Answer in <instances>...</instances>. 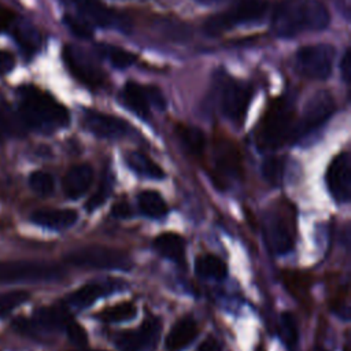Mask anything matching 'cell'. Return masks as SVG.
<instances>
[{
    "label": "cell",
    "instance_id": "cell-18",
    "mask_svg": "<svg viewBox=\"0 0 351 351\" xmlns=\"http://www.w3.org/2000/svg\"><path fill=\"white\" fill-rule=\"evenodd\" d=\"M196 335H197L196 321L192 317L185 315L180 318L170 329L166 337V346L170 351L184 350L186 346H189L193 341Z\"/></svg>",
    "mask_w": 351,
    "mask_h": 351
},
{
    "label": "cell",
    "instance_id": "cell-12",
    "mask_svg": "<svg viewBox=\"0 0 351 351\" xmlns=\"http://www.w3.org/2000/svg\"><path fill=\"white\" fill-rule=\"evenodd\" d=\"M159 329V319H145L138 328L121 332L115 339V344L122 351H140L156 340Z\"/></svg>",
    "mask_w": 351,
    "mask_h": 351
},
{
    "label": "cell",
    "instance_id": "cell-38",
    "mask_svg": "<svg viewBox=\"0 0 351 351\" xmlns=\"http://www.w3.org/2000/svg\"><path fill=\"white\" fill-rule=\"evenodd\" d=\"M107 195H108V188L100 186V188L89 197V200L86 202V208L90 210V211L95 210V208H97L99 206H101V204L104 203Z\"/></svg>",
    "mask_w": 351,
    "mask_h": 351
},
{
    "label": "cell",
    "instance_id": "cell-25",
    "mask_svg": "<svg viewBox=\"0 0 351 351\" xmlns=\"http://www.w3.org/2000/svg\"><path fill=\"white\" fill-rule=\"evenodd\" d=\"M177 136L189 154L200 155L204 151L206 137L200 129L189 125H177Z\"/></svg>",
    "mask_w": 351,
    "mask_h": 351
},
{
    "label": "cell",
    "instance_id": "cell-36",
    "mask_svg": "<svg viewBox=\"0 0 351 351\" xmlns=\"http://www.w3.org/2000/svg\"><path fill=\"white\" fill-rule=\"evenodd\" d=\"M64 330L67 332L69 340H70L73 344H75V346H78V347L86 346V343H88V333H86V330L84 329L82 325H80L78 322L70 319V321L67 322Z\"/></svg>",
    "mask_w": 351,
    "mask_h": 351
},
{
    "label": "cell",
    "instance_id": "cell-46",
    "mask_svg": "<svg viewBox=\"0 0 351 351\" xmlns=\"http://www.w3.org/2000/svg\"><path fill=\"white\" fill-rule=\"evenodd\" d=\"M74 351H104V350H89V348H82V350H74Z\"/></svg>",
    "mask_w": 351,
    "mask_h": 351
},
{
    "label": "cell",
    "instance_id": "cell-30",
    "mask_svg": "<svg viewBox=\"0 0 351 351\" xmlns=\"http://www.w3.org/2000/svg\"><path fill=\"white\" fill-rule=\"evenodd\" d=\"M101 49H103V53L107 56L108 62L115 69H126V67L132 66L137 59L136 53H133L125 48H121V47L104 45Z\"/></svg>",
    "mask_w": 351,
    "mask_h": 351
},
{
    "label": "cell",
    "instance_id": "cell-16",
    "mask_svg": "<svg viewBox=\"0 0 351 351\" xmlns=\"http://www.w3.org/2000/svg\"><path fill=\"white\" fill-rule=\"evenodd\" d=\"M93 181V170L89 165L73 166L63 178L64 195L70 199H78L89 189Z\"/></svg>",
    "mask_w": 351,
    "mask_h": 351
},
{
    "label": "cell",
    "instance_id": "cell-35",
    "mask_svg": "<svg viewBox=\"0 0 351 351\" xmlns=\"http://www.w3.org/2000/svg\"><path fill=\"white\" fill-rule=\"evenodd\" d=\"M262 174L265 180L273 185L278 184L282 174V162L278 158H269L262 165Z\"/></svg>",
    "mask_w": 351,
    "mask_h": 351
},
{
    "label": "cell",
    "instance_id": "cell-15",
    "mask_svg": "<svg viewBox=\"0 0 351 351\" xmlns=\"http://www.w3.org/2000/svg\"><path fill=\"white\" fill-rule=\"evenodd\" d=\"M78 213L73 208H40L30 215L36 225L49 229H66L75 223Z\"/></svg>",
    "mask_w": 351,
    "mask_h": 351
},
{
    "label": "cell",
    "instance_id": "cell-37",
    "mask_svg": "<svg viewBox=\"0 0 351 351\" xmlns=\"http://www.w3.org/2000/svg\"><path fill=\"white\" fill-rule=\"evenodd\" d=\"M145 92H147V96H148V100H149L151 106L156 107L158 110H165L166 100H165V96H163V93L160 92V89L158 86L145 85Z\"/></svg>",
    "mask_w": 351,
    "mask_h": 351
},
{
    "label": "cell",
    "instance_id": "cell-43",
    "mask_svg": "<svg viewBox=\"0 0 351 351\" xmlns=\"http://www.w3.org/2000/svg\"><path fill=\"white\" fill-rule=\"evenodd\" d=\"M112 215L114 217H117V218H128V217H130V214H132V210H130V207L128 206V203H117V204H114V207H112Z\"/></svg>",
    "mask_w": 351,
    "mask_h": 351
},
{
    "label": "cell",
    "instance_id": "cell-27",
    "mask_svg": "<svg viewBox=\"0 0 351 351\" xmlns=\"http://www.w3.org/2000/svg\"><path fill=\"white\" fill-rule=\"evenodd\" d=\"M107 292V288H104L101 284L90 282L80 287L74 292H71L66 300L69 304L75 306V307H88L90 306L96 299L103 296Z\"/></svg>",
    "mask_w": 351,
    "mask_h": 351
},
{
    "label": "cell",
    "instance_id": "cell-29",
    "mask_svg": "<svg viewBox=\"0 0 351 351\" xmlns=\"http://www.w3.org/2000/svg\"><path fill=\"white\" fill-rule=\"evenodd\" d=\"M136 314H137L136 304L132 302H123L106 308L100 317L106 322H123L134 318Z\"/></svg>",
    "mask_w": 351,
    "mask_h": 351
},
{
    "label": "cell",
    "instance_id": "cell-7",
    "mask_svg": "<svg viewBox=\"0 0 351 351\" xmlns=\"http://www.w3.org/2000/svg\"><path fill=\"white\" fill-rule=\"evenodd\" d=\"M333 60L335 48L332 45L311 44L302 47L295 53V69L307 78L325 80L332 73Z\"/></svg>",
    "mask_w": 351,
    "mask_h": 351
},
{
    "label": "cell",
    "instance_id": "cell-11",
    "mask_svg": "<svg viewBox=\"0 0 351 351\" xmlns=\"http://www.w3.org/2000/svg\"><path fill=\"white\" fill-rule=\"evenodd\" d=\"M326 185L335 200L346 203L351 196V159L348 152L336 155L326 170Z\"/></svg>",
    "mask_w": 351,
    "mask_h": 351
},
{
    "label": "cell",
    "instance_id": "cell-4",
    "mask_svg": "<svg viewBox=\"0 0 351 351\" xmlns=\"http://www.w3.org/2000/svg\"><path fill=\"white\" fill-rule=\"evenodd\" d=\"M266 0H239L222 12L214 14L204 22V32L208 36H218L239 25L262 19L267 11Z\"/></svg>",
    "mask_w": 351,
    "mask_h": 351
},
{
    "label": "cell",
    "instance_id": "cell-23",
    "mask_svg": "<svg viewBox=\"0 0 351 351\" xmlns=\"http://www.w3.org/2000/svg\"><path fill=\"white\" fill-rule=\"evenodd\" d=\"M70 319L71 318L64 308L58 307V306H51V307L38 308L32 321H33L36 329L37 328H45V329L63 328L64 329Z\"/></svg>",
    "mask_w": 351,
    "mask_h": 351
},
{
    "label": "cell",
    "instance_id": "cell-20",
    "mask_svg": "<svg viewBox=\"0 0 351 351\" xmlns=\"http://www.w3.org/2000/svg\"><path fill=\"white\" fill-rule=\"evenodd\" d=\"M154 248L165 258L184 265L185 262V240L173 232H165L154 240Z\"/></svg>",
    "mask_w": 351,
    "mask_h": 351
},
{
    "label": "cell",
    "instance_id": "cell-42",
    "mask_svg": "<svg viewBox=\"0 0 351 351\" xmlns=\"http://www.w3.org/2000/svg\"><path fill=\"white\" fill-rule=\"evenodd\" d=\"M340 69H341V74H343V78L346 82L350 81V77H351V53H350V49H347L341 58V62H340Z\"/></svg>",
    "mask_w": 351,
    "mask_h": 351
},
{
    "label": "cell",
    "instance_id": "cell-19",
    "mask_svg": "<svg viewBox=\"0 0 351 351\" xmlns=\"http://www.w3.org/2000/svg\"><path fill=\"white\" fill-rule=\"evenodd\" d=\"M74 3L85 15V18L95 25L101 27H112L119 25L117 14L100 0H74Z\"/></svg>",
    "mask_w": 351,
    "mask_h": 351
},
{
    "label": "cell",
    "instance_id": "cell-41",
    "mask_svg": "<svg viewBox=\"0 0 351 351\" xmlns=\"http://www.w3.org/2000/svg\"><path fill=\"white\" fill-rule=\"evenodd\" d=\"M14 64H15L14 56L7 51L0 49V74L10 71L14 67Z\"/></svg>",
    "mask_w": 351,
    "mask_h": 351
},
{
    "label": "cell",
    "instance_id": "cell-14",
    "mask_svg": "<svg viewBox=\"0 0 351 351\" xmlns=\"http://www.w3.org/2000/svg\"><path fill=\"white\" fill-rule=\"evenodd\" d=\"M84 122L89 132L103 138H118L129 132L126 121L104 112L86 111Z\"/></svg>",
    "mask_w": 351,
    "mask_h": 351
},
{
    "label": "cell",
    "instance_id": "cell-8",
    "mask_svg": "<svg viewBox=\"0 0 351 351\" xmlns=\"http://www.w3.org/2000/svg\"><path fill=\"white\" fill-rule=\"evenodd\" d=\"M335 100L330 92L328 90H317L306 103L303 115L298 126H295L293 137L306 136L319 126H322L335 112Z\"/></svg>",
    "mask_w": 351,
    "mask_h": 351
},
{
    "label": "cell",
    "instance_id": "cell-31",
    "mask_svg": "<svg viewBox=\"0 0 351 351\" xmlns=\"http://www.w3.org/2000/svg\"><path fill=\"white\" fill-rule=\"evenodd\" d=\"M278 332H280V337L281 340L285 343L287 347L292 348L296 343H298V325H296V319L295 317L285 311L281 314L280 317V325H278Z\"/></svg>",
    "mask_w": 351,
    "mask_h": 351
},
{
    "label": "cell",
    "instance_id": "cell-26",
    "mask_svg": "<svg viewBox=\"0 0 351 351\" xmlns=\"http://www.w3.org/2000/svg\"><path fill=\"white\" fill-rule=\"evenodd\" d=\"M11 32L14 33V38L19 44V47L26 52V53H33L36 49L40 47L41 37L38 32L36 30L34 26H32L27 22H21V23H14Z\"/></svg>",
    "mask_w": 351,
    "mask_h": 351
},
{
    "label": "cell",
    "instance_id": "cell-44",
    "mask_svg": "<svg viewBox=\"0 0 351 351\" xmlns=\"http://www.w3.org/2000/svg\"><path fill=\"white\" fill-rule=\"evenodd\" d=\"M197 351H221L219 343L214 337H207L197 348Z\"/></svg>",
    "mask_w": 351,
    "mask_h": 351
},
{
    "label": "cell",
    "instance_id": "cell-17",
    "mask_svg": "<svg viewBox=\"0 0 351 351\" xmlns=\"http://www.w3.org/2000/svg\"><path fill=\"white\" fill-rule=\"evenodd\" d=\"M121 100L137 117L143 119L149 118L151 104L145 92V85H141L134 81L126 82L121 92Z\"/></svg>",
    "mask_w": 351,
    "mask_h": 351
},
{
    "label": "cell",
    "instance_id": "cell-13",
    "mask_svg": "<svg viewBox=\"0 0 351 351\" xmlns=\"http://www.w3.org/2000/svg\"><path fill=\"white\" fill-rule=\"evenodd\" d=\"M265 233L270 247L278 254L288 252L293 245L292 219L278 211L269 215Z\"/></svg>",
    "mask_w": 351,
    "mask_h": 351
},
{
    "label": "cell",
    "instance_id": "cell-22",
    "mask_svg": "<svg viewBox=\"0 0 351 351\" xmlns=\"http://www.w3.org/2000/svg\"><path fill=\"white\" fill-rule=\"evenodd\" d=\"M125 160H126V165L136 174L141 177L152 178V180H162L165 177L163 169L143 152H138V151L128 152L125 156Z\"/></svg>",
    "mask_w": 351,
    "mask_h": 351
},
{
    "label": "cell",
    "instance_id": "cell-32",
    "mask_svg": "<svg viewBox=\"0 0 351 351\" xmlns=\"http://www.w3.org/2000/svg\"><path fill=\"white\" fill-rule=\"evenodd\" d=\"M29 185L30 188L40 196H48L52 193L53 186H55V181L53 177L47 173V171H33L29 176Z\"/></svg>",
    "mask_w": 351,
    "mask_h": 351
},
{
    "label": "cell",
    "instance_id": "cell-47",
    "mask_svg": "<svg viewBox=\"0 0 351 351\" xmlns=\"http://www.w3.org/2000/svg\"><path fill=\"white\" fill-rule=\"evenodd\" d=\"M314 351H326L325 348H322V347H315V350Z\"/></svg>",
    "mask_w": 351,
    "mask_h": 351
},
{
    "label": "cell",
    "instance_id": "cell-3",
    "mask_svg": "<svg viewBox=\"0 0 351 351\" xmlns=\"http://www.w3.org/2000/svg\"><path fill=\"white\" fill-rule=\"evenodd\" d=\"M295 115L287 101L277 99L266 111L258 129L256 143L262 149H273L293 137Z\"/></svg>",
    "mask_w": 351,
    "mask_h": 351
},
{
    "label": "cell",
    "instance_id": "cell-9",
    "mask_svg": "<svg viewBox=\"0 0 351 351\" xmlns=\"http://www.w3.org/2000/svg\"><path fill=\"white\" fill-rule=\"evenodd\" d=\"M62 56L67 70L77 81L89 88H99L103 85L106 78L104 73L92 58L85 53V51L74 45H66Z\"/></svg>",
    "mask_w": 351,
    "mask_h": 351
},
{
    "label": "cell",
    "instance_id": "cell-28",
    "mask_svg": "<svg viewBox=\"0 0 351 351\" xmlns=\"http://www.w3.org/2000/svg\"><path fill=\"white\" fill-rule=\"evenodd\" d=\"M138 206L141 211L151 218H162L167 213V204L165 199L156 191H143L138 195Z\"/></svg>",
    "mask_w": 351,
    "mask_h": 351
},
{
    "label": "cell",
    "instance_id": "cell-5",
    "mask_svg": "<svg viewBox=\"0 0 351 351\" xmlns=\"http://www.w3.org/2000/svg\"><path fill=\"white\" fill-rule=\"evenodd\" d=\"M66 261L74 266L104 270H128L132 261L126 252L104 245H86L66 255Z\"/></svg>",
    "mask_w": 351,
    "mask_h": 351
},
{
    "label": "cell",
    "instance_id": "cell-40",
    "mask_svg": "<svg viewBox=\"0 0 351 351\" xmlns=\"http://www.w3.org/2000/svg\"><path fill=\"white\" fill-rule=\"evenodd\" d=\"M15 23V15L12 11L0 8V33L10 32Z\"/></svg>",
    "mask_w": 351,
    "mask_h": 351
},
{
    "label": "cell",
    "instance_id": "cell-45",
    "mask_svg": "<svg viewBox=\"0 0 351 351\" xmlns=\"http://www.w3.org/2000/svg\"><path fill=\"white\" fill-rule=\"evenodd\" d=\"M202 4H214V3H218V1H222V0H196Z\"/></svg>",
    "mask_w": 351,
    "mask_h": 351
},
{
    "label": "cell",
    "instance_id": "cell-1",
    "mask_svg": "<svg viewBox=\"0 0 351 351\" xmlns=\"http://www.w3.org/2000/svg\"><path fill=\"white\" fill-rule=\"evenodd\" d=\"M329 22V11L319 0H282L273 12L271 30L277 37L292 38L322 30Z\"/></svg>",
    "mask_w": 351,
    "mask_h": 351
},
{
    "label": "cell",
    "instance_id": "cell-10",
    "mask_svg": "<svg viewBox=\"0 0 351 351\" xmlns=\"http://www.w3.org/2000/svg\"><path fill=\"white\" fill-rule=\"evenodd\" d=\"M252 97L251 86L236 80H228L223 84L222 95H221V108L223 115L234 122L240 123L243 122L250 101Z\"/></svg>",
    "mask_w": 351,
    "mask_h": 351
},
{
    "label": "cell",
    "instance_id": "cell-21",
    "mask_svg": "<svg viewBox=\"0 0 351 351\" xmlns=\"http://www.w3.org/2000/svg\"><path fill=\"white\" fill-rule=\"evenodd\" d=\"M215 160L218 170L226 176H237L240 170V155L236 147L228 140L215 143Z\"/></svg>",
    "mask_w": 351,
    "mask_h": 351
},
{
    "label": "cell",
    "instance_id": "cell-2",
    "mask_svg": "<svg viewBox=\"0 0 351 351\" xmlns=\"http://www.w3.org/2000/svg\"><path fill=\"white\" fill-rule=\"evenodd\" d=\"M19 117L25 126L40 132H53L70 122L67 108L37 86L26 85L19 89Z\"/></svg>",
    "mask_w": 351,
    "mask_h": 351
},
{
    "label": "cell",
    "instance_id": "cell-24",
    "mask_svg": "<svg viewBox=\"0 0 351 351\" xmlns=\"http://www.w3.org/2000/svg\"><path fill=\"white\" fill-rule=\"evenodd\" d=\"M196 273L206 278L222 280L228 274V269L225 262L213 254H203L195 261Z\"/></svg>",
    "mask_w": 351,
    "mask_h": 351
},
{
    "label": "cell",
    "instance_id": "cell-39",
    "mask_svg": "<svg viewBox=\"0 0 351 351\" xmlns=\"http://www.w3.org/2000/svg\"><path fill=\"white\" fill-rule=\"evenodd\" d=\"M12 130H14V122L12 119H10L8 114L4 111V106L0 104V143Z\"/></svg>",
    "mask_w": 351,
    "mask_h": 351
},
{
    "label": "cell",
    "instance_id": "cell-33",
    "mask_svg": "<svg viewBox=\"0 0 351 351\" xmlns=\"http://www.w3.org/2000/svg\"><path fill=\"white\" fill-rule=\"evenodd\" d=\"M29 296L30 295L25 291H11L7 293H0V317L23 304L29 299Z\"/></svg>",
    "mask_w": 351,
    "mask_h": 351
},
{
    "label": "cell",
    "instance_id": "cell-6",
    "mask_svg": "<svg viewBox=\"0 0 351 351\" xmlns=\"http://www.w3.org/2000/svg\"><path fill=\"white\" fill-rule=\"evenodd\" d=\"M63 276L60 266L47 262L11 261L0 263V282H41Z\"/></svg>",
    "mask_w": 351,
    "mask_h": 351
},
{
    "label": "cell",
    "instance_id": "cell-34",
    "mask_svg": "<svg viewBox=\"0 0 351 351\" xmlns=\"http://www.w3.org/2000/svg\"><path fill=\"white\" fill-rule=\"evenodd\" d=\"M63 22L69 27V30L73 34H75L77 37H80V38H90L92 37V29H90L89 23H86L85 21L67 14L63 16Z\"/></svg>",
    "mask_w": 351,
    "mask_h": 351
}]
</instances>
